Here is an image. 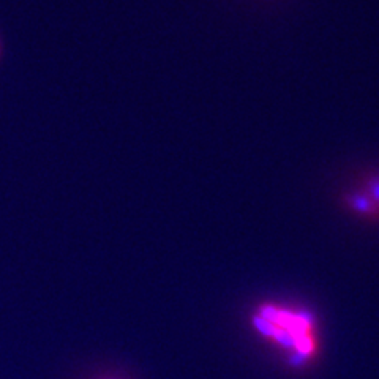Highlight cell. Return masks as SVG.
Here are the masks:
<instances>
[{
  "label": "cell",
  "mask_w": 379,
  "mask_h": 379,
  "mask_svg": "<svg viewBox=\"0 0 379 379\" xmlns=\"http://www.w3.org/2000/svg\"><path fill=\"white\" fill-rule=\"evenodd\" d=\"M345 201L354 213L379 218V174L368 176L361 188L346 194Z\"/></svg>",
  "instance_id": "7a4b0ae2"
},
{
  "label": "cell",
  "mask_w": 379,
  "mask_h": 379,
  "mask_svg": "<svg viewBox=\"0 0 379 379\" xmlns=\"http://www.w3.org/2000/svg\"><path fill=\"white\" fill-rule=\"evenodd\" d=\"M252 326L256 334L288 357L291 365H310L319 356V327L316 316L305 309L264 302L252 313Z\"/></svg>",
  "instance_id": "6da1fadb"
}]
</instances>
